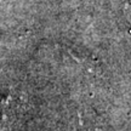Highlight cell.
I'll use <instances>...</instances> for the list:
<instances>
[{
	"label": "cell",
	"mask_w": 131,
	"mask_h": 131,
	"mask_svg": "<svg viewBox=\"0 0 131 131\" xmlns=\"http://www.w3.org/2000/svg\"><path fill=\"white\" fill-rule=\"evenodd\" d=\"M81 131H101V130H98L97 127H94V126H83Z\"/></svg>",
	"instance_id": "cell-2"
},
{
	"label": "cell",
	"mask_w": 131,
	"mask_h": 131,
	"mask_svg": "<svg viewBox=\"0 0 131 131\" xmlns=\"http://www.w3.org/2000/svg\"><path fill=\"white\" fill-rule=\"evenodd\" d=\"M21 114V104L16 98L7 97L0 104V127L14 124Z\"/></svg>",
	"instance_id": "cell-1"
},
{
	"label": "cell",
	"mask_w": 131,
	"mask_h": 131,
	"mask_svg": "<svg viewBox=\"0 0 131 131\" xmlns=\"http://www.w3.org/2000/svg\"><path fill=\"white\" fill-rule=\"evenodd\" d=\"M126 12H127V18H129V21L131 22V1L129 3V5H127Z\"/></svg>",
	"instance_id": "cell-3"
}]
</instances>
